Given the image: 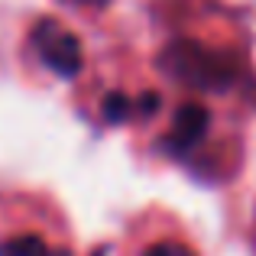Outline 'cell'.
<instances>
[{"label": "cell", "instance_id": "cell-1", "mask_svg": "<svg viewBox=\"0 0 256 256\" xmlns=\"http://www.w3.org/2000/svg\"><path fill=\"white\" fill-rule=\"evenodd\" d=\"M162 62L172 68L175 78H182V82H188L194 88H214V91L227 88L234 82V75H237L224 56L204 52L201 46H192V42H175L162 56Z\"/></svg>", "mask_w": 256, "mask_h": 256}, {"label": "cell", "instance_id": "cell-2", "mask_svg": "<svg viewBox=\"0 0 256 256\" xmlns=\"http://www.w3.org/2000/svg\"><path fill=\"white\" fill-rule=\"evenodd\" d=\"M32 42H36L42 62L49 65L52 72H58V75L72 78L82 68V46H78V39L72 36V32H65L62 26L49 23V20L39 23L36 32H32Z\"/></svg>", "mask_w": 256, "mask_h": 256}, {"label": "cell", "instance_id": "cell-3", "mask_svg": "<svg viewBox=\"0 0 256 256\" xmlns=\"http://www.w3.org/2000/svg\"><path fill=\"white\" fill-rule=\"evenodd\" d=\"M208 107L204 104H185L178 114H175L172 133L166 140V146H172V152H185L198 143L201 136L208 133Z\"/></svg>", "mask_w": 256, "mask_h": 256}, {"label": "cell", "instance_id": "cell-4", "mask_svg": "<svg viewBox=\"0 0 256 256\" xmlns=\"http://www.w3.org/2000/svg\"><path fill=\"white\" fill-rule=\"evenodd\" d=\"M0 256H52V253L39 237L26 234V237H13L6 244H0Z\"/></svg>", "mask_w": 256, "mask_h": 256}, {"label": "cell", "instance_id": "cell-5", "mask_svg": "<svg viewBox=\"0 0 256 256\" xmlns=\"http://www.w3.org/2000/svg\"><path fill=\"white\" fill-rule=\"evenodd\" d=\"M130 114H133V104H130V98H124V94H110V98L104 100V117L110 120V124L130 117Z\"/></svg>", "mask_w": 256, "mask_h": 256}, {"label": "cell", "instance_id": "cell-6", "mask_svg": "<svg viewBox=\"0 0 256 256\" xmlns=\"http://www.w3.org/2000/svg\"><path fill=\"white\" fill-rule=\"evenodd\" d=\"M143 256H194L188 246H182V244H156V246H150Z\"/></svg>", "mask_w": 256, "mask_h": 256}, {"label": "cell", "instance_id": "cell-7", "mask_svg": "<svg viewBox=\"0 0 256 256\" xmlns=\"http://www.w3.org/2000/svg\"><path fill=\"white\" fill-rule=\"evenodd\" d=\"M159 110V94H143V100H140V114H156Z\"/></svg>", "mask_w": 256, "mask_h": 256}]
</instances>
